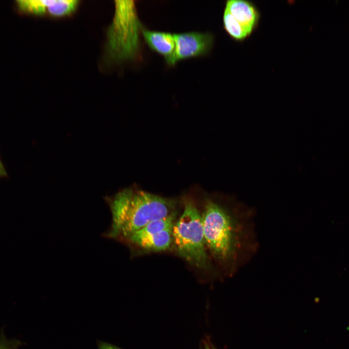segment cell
Returning a JSON list of instances; mask_svg holds the SVG:
<instances>
[{"mask_svg":"<svg viewBox=\"0 0 349 349\" xmlns=\"http://www.w3.org/2000/svg\"><path fill=\"white\" fill-rule=\"evenodd\" d=\"M202 216L207 250L224 273L232 276L259 249L254 209L236 198L224 204L208 199Z\"/></svg>","mask_w":349,"mask_h":349,"instance_id":"obj_1","label":"cell"},{"mask_svg":"<svg viewBox=\"0 0 349 349\" xmlns=\"http://www.w3.org/2000/svg\"><path fill=\"white\" fill-rule=\"evenodd\" d=\"M111 223L104 236L122 241L150 222L174 213V201L132 188L105 198Z\"/></svg>","mask_w":349,"mask_h":349,"instance_id":"obj_2","label":"cell"},{"mask_svg":"<svg viewBox=\"0 0 349 349\" xmlns=\"http://www.w3.org/2000/svg\"><path fill=\"white\" fill-rule=\"evenodd\" d=\"M114 8L107 31V51L110 58L116 61L130 59L138 52L143 28L135 1L115 0Z\"/></svg>","mask_w":349,"mask_h":349,"instance_id":"obj_3","label":"cell"},{"mask_svg":"<svg viewBox=\"0 0 349 349\" xmlns=\"http://www.w3.org/2000/svg\"><path fill=\"white\" fill-rule=\"evenodd\" d=\"M172 234L174 248L179 255L199 269H210L202 214L193 202L185 201L183 211L174 225Z\"/></svg>","mask_w":349,"mask_h":349,"instance_id":"obj_4","label":"cell"},{"mask_svg":"<svg viewBox=\"0 0 349 349\" xmlns=\"http://www.w3.org/2000/svg\"><path fill=\"white\" fill-rule=\"evenodd\" d=\"M173 35L175 41L174 63L184 59L206 55L213 46V35L208 32H189Z\"/></svg>","mask_w":349,"mask_h":349,"instance_id":"obj_5","label":"cell"},{"mask_svg":"<svg viewBox=\"0 0 349 349\" xmlns=\"http://www.w3.org/2000/svg\"><path fill=\"white\" fill-rule=\"evenodd\" d=\"M225 9L251 35L257 27L260 15L253 2L244 0H229L225 4Z\"/></svg>","mask_w":349,"mask_h":349,"instance_id":"obj_6","label":"cell"},{"mask_svg":"<svg viewBox=\"0 0 349 349\" xmlns=\"http://www.w3.org/2000/svg\"><path fill=\"white\" fill-rule=\"evenodd\" d=\"M141 33L151 50L162 55L168 64L171 65L175 64V41L173 34L151 31L143 27L141 30Z\"/></svg>","mask_w":349,"mask_h":349,"instance_id":"obj_7","label":"cell"},{"mask_svg":"<svg viewBox=\"0 0 349 349\" xmlns=\"http://www.w3.org/2000/svg\"><path fill=\"white\" fill-rule=\"evenodd\" d=\"M172 230H165L146 235L133 234L122 241L146 250L164 251L168 249L173 242Z\"/></svg>","mask_w":349,"mask_h":349,"instance_id":"obj_8","label":"cell"},{"mask_svg":"<svg viewBox=\"0 0 349 349\" xmlns=\"http://www.w3.org/2000/svg\"><path fill=\"white\" fill-rule=\"evenodd\" d=\"M222 20L225 31L233 39L237 41H241L250 35L244 27L225 9L224 10Z\"/></svg>","mask_w":349,"mask_h":349,"instance_id":"obj_9","label":"cell"},{"mask_svg":"<svg viewBox=\"0 0 349 349\" xmlns=\"http://www.w3.org/2000/svg\"><path fill=\"white\" fill-rule=\"evenodd\" d=\"M79 1L77 0H52L48 8L47 13L57 17L68 15L75 11Z\"/></svg>","mask_w":349,"mask_h":349,"instance_id":"obj_10","label":"cell"},{"mask_svg":"<svg viewBox=\"0 0 349 349\" xmlns=\"http://www.w3.org/2000/svg\"><path fill=\"white\" fill-rule=\"evenodd\" d=\"M52 0H19L18 4L21 9L36 15L47 13V9Z\"/></svg>","mask_w":349,"mask_h":349,"instance_id":"obj_11","label":"cell"},{"mask_svg":"<svg viewBox=\"0 0 349 349\" xmlns=\"http://www.w3.org/2000/svg\"><path fill=\"white\" fill-rule=\"evenodd\" d=\"M98 349H122L118 348L112 345L106 343H101L99 345Z\"/></svg>","mask_w":349,"mask_h":349,"instance_id":"obj_12","label":"cell"},{"mask_svg":"<svg viewBox=\"0 0 349 349\" xmlns=\"http://www.w3.org/2000/svg\"><path fill=\"white\" fill-rule=\"evenodd\" d=\"M203 349H216L209 341H204Z\"/></svg>","mask_w":349,"mask_h":349,"instance_id":"obj_13","label":"cell"},{"mask_svg":"<svg viewBox=\"0 0 349 349\" xmlns=\"http://www.w3.org/2000/svg\"><path fill=\"white\" fill-rule=\"evenodd\" d=\"M0 349H10L9 347L4 343L0 344Z\"/></svg>","mask_w":349,"mask_h":349,"instance_id":"obj_14","label":"cell"},{"mask_svg":"<svg viewBox=\"0 0 349 349\" xmlns=\"http://www.w3.org/2000/svg\"><path fill=\"white\" fill-rule=\"evenodd\" d=\"M4 169L0 163V175L4 174Z\"/></svg>","mask_w":349,"mask_h":349,"instance_id":"obj_15","label":"cell"}]
</instances>
